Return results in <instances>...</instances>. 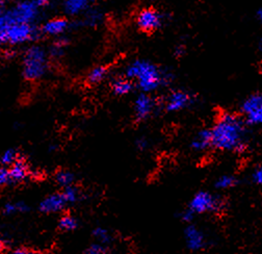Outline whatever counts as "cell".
<instances>
[{
    "mask_svg": "<svg viewBox=\"0 0 262 254\" xmlns=\"http://www.w3.org/2000/svg\"><path fill=\"white\" fill-rule=\"evenodd\" d=\"M246 126V120L236 114H221L211 127L212 147L221 151L243 152L247 146Z\"/></svg>",
    "mask_w": 262,
    "mask_h": 254,
    "instance_id": "obj_1",
    "label": "cell"
},
{
    "mask_svg": "<svg viewBox=\"0 0 262 254\" xmlns=\"http://www.w3.org/2000/svg\"><path fill=\"white\" fill-rule=\"evenodd\" d=\"M125 76L136 80L143 93H152L169 82V75L154 62L147 59H136L125 69Z\"/></svg>",
    "mask_w": 262,
    "mask_h": 254,
    "instance_id": "obj_2",
    "label": "cell"
},
{
    "mask_svg": "<svg viewBox=\"0 0 262 254\" xmlns=\"http://www.w3.org/2000/svg\"><path fill=\"white\" fill-rule=\"evenodd\" d=\"M49 5V0H21L15 6L3 10L0 25L13 23L35 24Z\"/></svg>",
    "mask_w": 262,
    "mask_h": 254,
    "instance_id": "obj_3",
    "label": "cell"
},
{
    "mask_svg": "<svg viewBox=\"0 0 262 254\" xmlns=\"http://www.w3.org/2000/svg\"><path fill=\"white\" fill-rule=\"evenodd\" d=\"M49 52L39 45L28 47L23 55L22 74L26 80L36 81L43 78L49 70Z\"/></svg>",
    "mask_w": 262,
    "mask_h": 254,
    "instance_id": "obj_4",
    "label": "cell"
},
{
    "mask_svg": "<svg viewBox=\"0 0 262 254\" xmlns=\"http://www.w3.org/2000/svg\"><path fill=\"white\" fill-rule=\"evenodd\" d=\"M40 31L36 24L13 23L0 25V41L4 45L18 46L37 39Z\"/></svg>",
    "mask_w": 262,
    "mask_h": 254,
    "instance_id": "obj_5",
    "label": "cell"
},
{
    "mask_svg": "<svg viewBox=\"0 0 262 254\" xmlns=\"http://www.w3.org/2000/svg\"><path fill=\"white\" fill-rule=\"evenodd\" d=\"M187 207L196 216L207 213L220 211L223 207V201L214 194L207 190H200L190 199Z\"/></svg>",
    "mask_w": 262,
    "mask_h": 254,
    "instance_id": "obj_6",
    "label": "cell"
},
{
    "mask_svg": "<svg viewBox=\"0 0 262 254\" xmlns=\"http://www.w3.org/2000/svg\"><path fill=\"white\" fill-rule=\"evenodd\" d=\"M138 27L145 33H152L163 23V16L155 9L146 8L139 12L136 19Z\"/></svg>",
    "mask_w": 262,
    "mask_h": 254,
    "instance_id": "obj_7",
    "label": "cell"
},
{
    "mask_svg": "<svg viewBox=\"0 0 262 254\" xmlns=\"http://www.w3.org/2000/svg\"><path fill=\"white\" fill-rule=\"evenodd\" d=\"M194 96L187 91L176 90L173 91L165 103L166 111L169 113H178L194 103Z\"/></svg>",
    "mask_w": 262,
    "mask_h": 254,
    "instance_id": "obj_8",
    "label": "cell"
},
{
    "mask_svg": "<svg viewBox=\"0 0 262 254\" xmlns=\"http://www.w3.org/2000/svg\"><path fill=\"white\" fill-rule=\"evenodd\" d=\"M157 107L156 100L148 93H141L135 100V116L138 121L149 119Z\"/></svg>",
    "mask_w": 262,
    "mask_h": 254,
    "instance_id": "obj_9",
    "label": "cell"
},
{
    "mask_svg": "<svg viewBox=\"0 0 262 254\" xmlns=\"http://www.w3.org/2000/svg\"><path fill=\"white\" fill-rule=\"evenodd\" d=\"M184 241L187 248L191 251H200L206 246L204 232L193 224H188L184 229Z\"/></svg>",
    "mask_w": 262,
    "mask_h": 254,
    "instance_id": "obj_10",
    "label": "cell"
},
{
    "mask_svg": "<svg viewBox=\"0 0 262 254\" xmlns=\"http://www.w3.org/2000/svg\"><path fill=\"white\" fill-rule=\"evenodd\" d=\"M63 195L60 192L52 193L46 196L39 204V210L43 214H56L61 211L66 206H67Z\"/></svg>",
    "mask_w": 262,
    "mask_h": 254,
    "instance_id": "obj_11",
    "label": "cell"
},
{
    "mask_svg": "<svg viewBox=\"0 0 262 254\" xmlns=\"http://www.w3.org/2000/svg\"><path fill=\"white\" fill-rule=\"evenodd\" d=\"M7 168L9 171L10 185L19 184L25 181L30 174V169L27 162L21 156L11 167H7Z\"/></svg>",
    "mask_w": 262,
    "mask_h": 254,
    "instance_id": "obj_12",
    "label": "cell"
},
{
    "mask_svg": "<svg viewBox=\"0 0 262 254\" xmlns=\"http://www.w3.org/2000/svg\"><path fill=\"white\" fill-rule=\"evenodd\" d=\"M70 22L64 18H53L46 21L42 27L41 33L48 37H59L70 28Z\"/></svg>",
    "mask_w": 262,
    "mask_h": 254,
    "instance_id": "obj_13",
    "label": "cell"
},
{
    "mask_svg": "<svg viewBox=\"0 0 262 254\" xmlns=\"http://www.w3.org/2000/svg\"><path fill=\"white\" fill-rule=\"evenodd\" d=\"M212 147V133L211 129H205L196 134L191 142L190 148L194 151H204Z\"/></svg>",
    "mask_w": 262,
    "mask_h": 254,
    "instance_id": "obj_14",
    "label": "cell"
},
{
    "mask_svg": "<svg viewBox=\"0 0 262 254\" xmlns=\"http://www.w3.org/2000/svg\"><path fill=\"white\" fill-rule=\"evenodd\" d=\"M90 3V0H63L62 10L68 16H76L85 13Z\"/></svg>",
    "mask_w": 262,
    "mask_h": 254,
    "instance_id": "obj_15",
    "label": "cell"
},
{
    "mask_svg": "<svg viewBox=\"0 0 262 254\" xmlns=\"http://www.w3.org/2000/svg\"><path fill=\"white\" fill-rule=\"evenodd\" d=\"M134 88L135 87L133 80L127 78L126 76L115 78L112 82V90L114 94L118 95V96H125V95L130 94L133 92Z\"/></svg>",
    "mask_w": 262,
    "mask_h": 254,
    "instance_id": "obj_16",
    "label": "cell"
},
{
    "mask_svg": "<svg viewBox=\"0 0 262 254\" xmlns=\"http://www.w3.org/2000/svg\"><path fill=\"white\" fill-rule=\"evenodd\" d=\"M262 107V95L261 94H252L248 96L241 104V112L244 116H247L254 112L255 110Z\"/></svg>",
    "mask_w": 262,
    "mask_h": 254,
    "instance_id": "obj_17",
    "label": "cell"
},
{
    "mask_svg": "<svg viewBox=\"0 0 262 254\" xmlns=\"http://www.w3.org/2000/svg\"><path fill=\"white\" fill-rule=\"evenodd\" d=\"M58 227L62 231H74L78 228V220L71 214H64L58 220Z\"/></svg>",
    "mask_w": 262,
    "mask_h": 254,
    "instance_id": "obj_18",
    "label": "cell"
},
{
    "mask_svg": "<svg viewBox=\"0 0 262 254\" xmlns=\"http://www.w3.org/2000/svg\"><path fill=\"white\" fill-rule=\"evenodd\" d=\"M54 180L59 186L64 188V187L74 185L75 175L69 170H59L55 173Z\"/></svg>",
    "mask_w": 262,
    "mask_h": 254,
    "instance_id": "obj_19",
    "label": "cell"
},
{
    "mask_svg": "<svg viewBox=\"0 0 262 254\" xmlns=\"http://www.w3.org/2000/svg\"><path fill=\"white\" fill-rule=\"evenodd\" d=\"M107 68L104 66H97L93 68L86 76V81L90 84H98L105 79L107 76Z\"/></svg>",
    "mask_w": 262,
    "mask_h": 254,
    "instance_id": "obj_20",
    "label": "cell"
},
{
    "mask_svg": "<svg viewBox=\"0 0 262 254\" xmlns=\"http://www.w3.org/2000/svg\"><path fill=\"white\" fill-rule=\"evenodd\" d=\"M29 210L28 205L23 201H10L7 202L3 207V213L6 216H12L16 214H23Z\"/></svg>",
    "mask_w": 262,
    "mask_h": 254,
    "instance_id": "obj_21",
    "label": "cell"
},
{
    "mask_svg": "<svg viewBox=\"0 0 262 254\" xmlns=\"http://www.w3.org/2000/svg\"><path fill=\"white\" fill-rule=\"evenodd\" d=\"M61 193H62L63 198L68 205L75 204L80 199V192H79L78 187L75 185H71V186L62 188Z\"/></svg>",
    "mask_w": 262,
    "mask_h": 254,
    "instance_id": "obj_22",
    "label": "cell"
},
{
    "mask_svg": "<svg viewBox=\"0 0 262 254\" xmlns=\"http://www.w3.org/2000/svg\"><path fill=\"white\" fill-rule=\"evenodd\" d=\"M103 20L102 13L97 10H92V11H86L84 18H83V25L90 26V27H95L99 25Z\"/></svg>",
    "mask_w": 262,
    "mask_h": 254,
    "instance_id": "obj_23",
    "label": "cell"
},
{
    "mask_svg": "<svg viewBox=\"0 0 262 254\" xmlns=\"http://www.w3.org/2000/svg\"><path fill=\"white\" fill-rule=\"evenodd\" d=\"M236 184H237V178L233 175H229V174L220 176L214 183L217 189H228L235 186Z\"/></svg>",
    "mask_w": 262,
    "mask_h": 254,
    "instance_id": "obj_24",
    "label": "cell"
},
{
    "mask_svg": "<svg viewBox=\"0 0 262 254\" xmlns=\"http://www.w3.org/2000/svg\"><path fill=\"white\" fill-rule=\"evenodd\" d=\"M93 237L95 239L96 242L100 243V244H103V245H108L112 240H113V237L111 235V232L104 228V227H96L94 230H93Z\"/></svg>",
    "mask_w": 262,
    "mask_h": 254,
    "instance_id": "obj_25",
    "label": "cell"
},
{
    "mask_svg": "<svg viewBox=\"0 0 262 254\" xmlns=\"http://www.w3.org/2000/svg\"><path fill=\"white\" fill-rule=\"evenodd\" d=\"M20 157V155L18 154V151L14 148H9L7 149L2 157V165L3 167H11L18 158Z\"/></svg>",
    "mask_w": 262,
    "mask_h": 254,
    "instance_id": "obj_26",
    "label": "cell"
},
{
    "mask_svg": "<svg viewBox=\"0 0 262 254\" xmlns=\"http://www.w3.org/2000/svg\"><path fill=\"white\" fill-rule=\"evenodd\" d=\"M67 44H68V42L66 39L59 38L58 40H56L54 42V44L52 45L51 49L49 50L50 56H52V57L61 56L64 53V49H66V46H67Z\"/></svg>",
    "mask_w": 262,
    "mask_h": 254,
    "instance_id": "obj_27",
    "label": "cell"
},
{
    "mask_svg": "<svg viewBox=\"0 0 262 254\" xmlns=\"http://www.w3.org/2000/svg\"><path fill=\"white\" fill-rule=\"evenodd\" d=\"M245 120L247 125H252V126L262 125V107L255 110L251 114L245 116Z\"/></svg>",
    "mask_w": 262,
    "mask_h": 254,
    "instance_id": "obj_28",
    "label": "cell"
},
{
    "mask_svg": "<svg viewBox=\"0 0 262 254\" xmlns=\"http://www.w3.org/2000/svg\"><path fill=\"white\" fill-rule=\"evenodd\" d=\"M84 254H107V246L95 242L85 249Z\"/></svg>",
    "mask_w": 262,
    "mask_h": 254,
    "instance_id": "obj_29",
    "label": "cell"
},
{
    "mask_svg": "<svg viewBox=\"0 0 262 254\" xmlns=\"http://www.w3.org/2000/svg\"><path fill=\"white\" fill-rule=\"evenodd\" d=\"M252 180L258 185H262V165L257 166L252 172Z\"/></svg>",
    "mask_w": 262,
    "mask_h": 254,
    "instance_id": "obj_30",
    "label": "cell"
},
{
    "mask_svg": "<svg viewBox=\"0 0 262 254\" xmlns=\"http://www.w3.org/2000/svg\"><path fill=\"white\" fill-rule=\"evenodd\" d=\"M0 184L3 186L10 185V178H9V171L7 167H2L0 170Z\"/></svg>",
    "mask_w": 262,
    "mask_h": 254,
    "instance_id": "obj_31",
    "label": "cell"
},
{
    "mask_svg": "<svg viewBox=\"0 0 262 254\" xmlns=\"http://www.w3.org/2000/svg\"><path fill=\"white\" fill-rule=\"evenodd\" d=\"M194 217H195V215L188 207H186L185 210H183L181 213L182 221L186 222V223H188V224H191V221L194 219Z\"/></svg>",
    "mask_w": 262,
    "mask_h": 254,
    "instance_id": "obj_32",
    "label": "cell"
},
{
    "mask_svg": "<svg viewBox=\"0 0 262 254\" xmlns=\"http://www.w3.org/2000/svg\"><path fill=\"white\" fill-rule=\"evenodd\" d=\"M136 146H137V148H138L139 150L144 151V150H146V149L149 147V142H148V140L145 139V138H140V139H138V140L136 141Z\"/></svg>",
    "mask_w": 262,
    "mask_h": 254,
    "instance_id": "obj_33",
    "label": "cell"
},
{
    "mask_svg": "<svg viewBox=\"0 0 262 254\" xmlns=\"http://www.w3.org/2000/svg\"><path fill=\"white\" fill-rule=\"evenodd\" d=\"M7 254H35V253L26 248H15L8 251Z\"/></svg>",
    "mask_w": 262,
    "mask_h": 254,
    "instance_id": "obj_34",
    "label": "cell"
},
{
    "mask_svg": "<svg viewBox=\"0 0 262 254\" xmlns=\"http://www.w3.org/2000/svg\"><path fill=\"white\" fill-rule=\"evenodd\" d=\"M257 18L260 21V23H262V7L257 11Z\"/></svg>",
    "mask_w": 262,
    "mask_h": 254,
    "instance_id": "obj_35",
    "label": "cell"
},
{
    "mask_svg": "<svg viewBox=\"0 0 262 254\" xmlns=\"http://www.w3.org/2000/svg\"><path fill=\"white\" fill-rule=\"evenodd\" d=\"M9 3V0H0V4H2L3 7H5Z\"/></svg>",
    "mask_w": 262,
    "mask_h": 254,
    "instance_id": "obj_36",
    "label": "cell"
},
{
    "mask_svg": "<svg viewBox=\"0 0 262 254\" xmlns=\"http://www.w3.org/2000/svg\"><path fill=\"white\" fill-rule=\"evenodd\" d=\"M259 49L262 51V37L259 40Z\"/></svg>",
    "mask_w": 262,
    "mask_h": 254,
    "instance_id": "obj_37",
    "label": "cell"
},
{
    "mask_svg": "<svg viewBox=\"0 0 262 254\" xmlns=\"http://www.w3.org/2000/svg\"><path fill=\"white\" fill-rule=\"evenodd\" d=\"M90 2H92V3H95V2H98V0H90Z\"/></svg>",
    "mask_w": 262,
    "mask_h": 254,
    "instance_id": "obj_38",
    "label": "cell"
},
{
    "mask_svg": "<svg viewBox=\"0 0 262 254\" xmlns=\"http://www.w3.org/2000/svg\"><path fill=\"white\" fill-rule=\"evenodd\" d=\"M261 95H262V93H261Z\"/></svg>",
    "mask_w": 262,
    "mask_h": 254,
    "instance_id": "obj_39",
    "label": "cell"
}]
</instances>
